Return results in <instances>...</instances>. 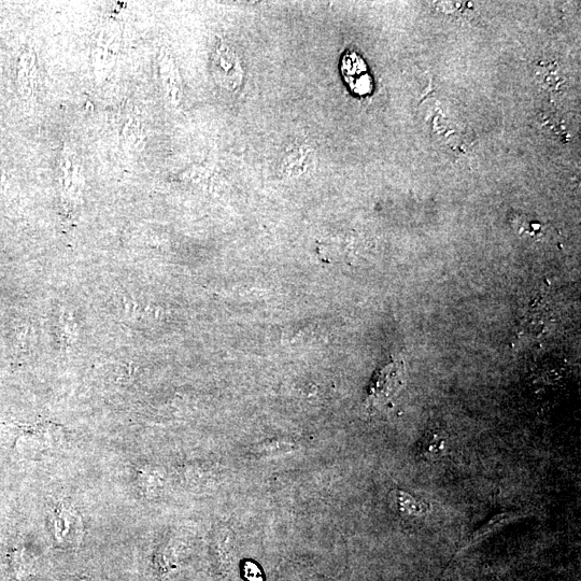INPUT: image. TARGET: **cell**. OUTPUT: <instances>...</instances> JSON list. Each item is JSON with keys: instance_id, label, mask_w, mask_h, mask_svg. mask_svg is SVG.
I'll list each match as a JSON object with an SVG mask.
<instances>
[{"instance_id": "cell-1", "label": "cell", "mask_w": 581, "mask_h": 581, "mask_svg": "<svg viewBox=\"0 0 581 581\" xmlns=\"http://www.w3.org/2000/svg\"><path fill=\"white\" fill-rule=\"evenodd\" d=\"M60 186L66 210L75 211L82 202L84 177L82 166L75 153L64 147L60 161Z\"/></svg>"}, {"instance_id": "cell-2", "label": "cell", "mask_w": 581, "mask_h": 581, "mask_svg": "<svg viewBox=\"0 0 581 581\" xmlns=\"http://www.w3.org/2000/svg\"><path fill=\"white\" fill-rule=\"evenodd\" d=\"M405 381V366L403 361L395 360L382 368L371 382L367 394V405L378 407L387 403L400 391Z\"/></svg>"}, {"instance_id": "cell-3", "label": "cell", "mask_w": 581, "mask_h": 581, "mask_svg": "<svg viewBox=\"0 0 581 581\" xmlns=\"http://www.w3.org/2000/svg\"><path fill=\"white\" fill-rule=\"evenodd\" d=\"M214 67L217 78L226 87L235 88L242 81V72H240L237 56L229 47L221 46L218 48Z\"/></svg>"}, {"instance_id": "cell-4", "label": "cell", "mask_w": 581, "mask_h": 581, "mask_svg": "<svg viewBox=\"0 0 581 581\" xmlns=\"http://www.w3.org/2000/svg\"><path fill=\"white\" fill-rule=\"evenodd\" d=\"M56 540L73 544L82 534L81 521L74 510L61 507L55 510L52 518Z\"/></svg>"}, {"instance_id": "cell-5", "label": "cell", "mask_w": 581, "mask_h": 581, "mask_svg": "<svg viewBox=\"0 0 581 581\" xmlns=\"http://www.w3.org/2000/svg\"><path fill=\"white\" fill-rule=\"evenodd\" d=\"M173 66L172 64L163 63L162 64V73L164 78V83L166 85V89L170 92V95L176 97L178 95V82L176 76H173Z\"/></svg>"}, {"instance_id": "cell-6", "label": "cell", "mask_w": 581, "mask_h": 581, "mask_svg": "<svg viewBox=\"0 0 581 581\" xmlns=\"http://www.w3.org/2000/svg\"><path fill=\"white\" fill-rule=\"evenodd\" d=\"M255 572H259V569L257 568V566L248 563L246 566V575L247 578H249L250 580H253V575H255Z\"/></svg>"}]
</instances>
